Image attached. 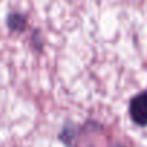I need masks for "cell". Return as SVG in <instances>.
Returning a JSON list of instances; mask_svg holds the SVG:
<instances>
[{
	"label": "cell",
	"instance_id": "obj_1",
	"mask_svg": "<svg viewBox=\"0 0 147 147\" xmlns=\"http://www.w3.org/2000/svg\"><path fill=\"white\" fill-rule=\"evenodd\" d=\"M130 117L131 120L140 125H147V91L136 95L130 102Z\"/></svg>",
	"mask_w": 147,
	"mask_h": 147
},
{
	"label": "cell",
	"instance_id": "obj_2",
	"mask_svg": "<svg viewBox=\"0 0 147 147\" xmlns=\"http://www.w3.org/2000/svg\"><path fill=\"white\" fill-rule=\"evenodd\" d=\"M6 25L10 32H22L26 28V18L20 13H10L6 19Z\"/></svg>",
	"mask_w": 147,
	"mask_h": 147
},
{
	"label": "cell",
	"instance_id": "obj_3",
	"mask_svg": "<svg viewBox=\"0 0 147 147\" xmlns=\"http://www.w3.org/2000/svg\"><path fill=\"white\" fill-rule=\"evenodd\" d=\"M114 147H123V146H114Z\"/></svg>",
	"mask_w": 147,
	"mask_h": 147
}]
</instances>
